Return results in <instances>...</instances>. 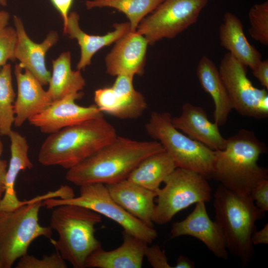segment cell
Masks as SVG:
<instances>
[{
	"mask_svg": "<svg viewBox=\"0 0 268 268\" xmlns=\"http://www.w3.org/2000/svg\"><path fill=\"white\" fill-rule=\"evenodd\" d=\"M115 127L104 117L88 120L49 134L38 159L44 166L69 169L94 154L117 137Z\"/></svg>",
	"mask_w": 268,
	"mask_h": 268,
	"instance_id": "3957f363",
	"label": "cell"
},
{
	"mask_svg": "<svg viewBox=\"0 0 268 268\" xmlns=\"http://www.w3.org/2000/svg\"><path fill=\"white\" fill-rule=\"evenodd\" d=\"M250 195L258 208L264 212L268 211V179L255 186Z\"/></svg>",
	"mask_w": 268,
	"mask_h": 268,
	"instance_id": "d6a6232c",
	"label": "cell"
},
{
	"mask_svg": "<svg viewBox=\"0 0 268 268\" xmlns=\"http://www.w3.org/2000/svg\"><path fill=\"white\" fill-rule=\"evenodd\" d=\"M123 237V243L116 249L106 251L101 247L93 252L87 258L85 268H141L148 243L124 231Z\"/></svg>",
	"mask_w": 268,
	"mask_h": 268,
	"instance_id": "ffe728a7",
	"label": "cell"
},
{
	"mask_svg": "<svg viewBox=\"0 0 268 268\" xmlns=\"http://www.w3.org/2000/svg\"><path fill=\"white\" fill-rule=\"evenodd\" d=\"M0 5L3 6L7 5V0H0Z\"/></svg>",
	"mask_w": 268,
	"mask_h": 268,
	"instance_id": "ab89813d",
	"label": "cell"
},
{
	"mask_svg": "<svg viewBox=\"0 0 268 268\" xmlns=\"http://www.w3.org/2000/svg\"><path fill=\"white\" fill-rule=\"evenodd\" d=\"M17 40L15 29L5 27L0 29V67L6 64L8 60H15L14 52Z\"/></svg>",
	"mask_w": 268,
	"mask_h": 268,
	"instance_id": "4dcf8cb0",
	"label": "cell"
},
{
	"mask_svg": "<svg viewBox=\"0 0 268 268\" xmlns=\"http://www.w3.org/2000/svg\"><path fill=\"white\" fill-rule=\"evenodd\" d=\"M164 150L157 140L138 141L119 136L67 170L66 179L77 186L114 183L128 178L144 158Z\"/></svg>",
	"mask_w": 268,
	"mask_h": 268,
	"instance_id": "6da1fadb",
	"label": "cell"
},
{
	"mask_svg": "<svg viewBox=\"0 0 268 268\" xmlns=\"http://www.w3.org/2000/svg\"><path fill=\"white\" fill-rule=\"evenodd\" d=\"M83 94L80 92L53 101L45 110L30 118V124L50 134L88 120L104 117L95 105L82 106L75 103Z\"/></svg>",
	"mask_w": 268,
	"mask_h": 268,
	"instance_id": "4fadbf2b",
	"label": "cell"
},
{
	"mask_svg": "<svg viewBox=\"0 0 268 268\" xmlns=\"http://www.w3.org/2000/svg\"><path fill=\"white\" fill-rule=\"evenodd\" d=\"M194 263L187 257L180 255L178 257L174 268H194Z\"/></svg>",
	"mask_w": 268,
	"mask_h": 268,
	"instance_id": "74e56055",
	"label": "cell"
},
{
	"mask_svg": "<svg viewBox=\"0 0 268 268\" xmlns=\"http://www.w3.org/2000/svg\"><path fill=\"white\" fill-rule=\"evenodd\" d=\"M267 151L254 132L241 129L226 138L224 149L215 150L211 178L235 193L249 195L255 186L268 179L267 169L258 163Z\"/></svg>",
	"mask_w": 268,
	"mask_h": 268,
	"instance_id": "7a4b0ae2",
	"label": "cell"
},
{
	"mask_svg": "<svg viewBox=\"0 0 268 268\" xmlns=\"http://www.w3.org/2000/svg\"><path fill=\"white\" fill-rule=\"evenodd\" d=\"M52 209L50 226L59 237L57 240L50 239V242L73 268H85L88 257L101 247L95 232L102 215L75 204H61Z\"/></svg>",
	"mask_w": 268,
	"mask_h": 268,
	"instance_id": "5b68a950",
	"label": "cell"
},
{
	"mask_svg": "<svg viewBox=\"0 0 268 268\" xmlns=\"http://www.w3.org/2000/svg\"><path fill=\"white\" fill-rule=\"evenodd\" d=\"M215 221L221 228L227 249L238 257L242 265L250 263L254 257L251 236L256 230V222L265 212L258 208L250 195H241L221 185L214 195Z\"/></svg>",
	"mask_w": 268,
	"mask_h": 268,
	"instance_id": "277c9868",
	"label": "cell"
},
{
	"mask_svg": "<svg viewBox=\"0 0 268 268\" xmlns=\"http://www.w3.org/2000/svg\"><path fill=\"white\" fill-rule=\"evenodd\" d=\"M78 14L72 11L69 13L64 33L70 39L77 40L80 48V57L77 64L78 70H83L91 64L93 56L105 46L115 43L130 30L129 22L114 24V30L104 35H93L85 33L79 25Z\"/></svg>",
	"mask_w": 268,
	"mask_h": 268,
	"instance_id": "44dd1931",
	"label": "cell"
},
{
	"mask_svg": "<svg viewBox=\"0 0 268 268\" xmlns=\"http://www.w3.org/2000/svg\"><path fill=\"white\" fill-rule=\"evenodd\" d=\"M251 37L261 44L268 45V1L255 4L249 10Z\"/></svg>",
	"mask_w": 268,
	"mask_h": 268,
	"instance_id": "f1b7e54d",
	"label": "cell"
},
{
	"mask_svg": "<svg viewBox=\"0 0 268 268\" xmlns=\"http://www.w3.org/2000/svg\"><path fill=\"white\" fill-rule=\"evenodd\" d=\"M253 75L259 80L261 85L268 89V61H261L252 70Z\"/></svg>",
	"mask_w": 268,
	"mask_h": 268,
	"instance_id": "836d02e7",
	"label": "cell"
},
{
	"mask_svg": "<svg viewBox=\"0 0 268 268\" xmlns=\"http://www.w3.org/2000/svg\"><path fill=\"white\" fill-rule=\"evenodd\" d=\"M16 268H67L66 261L60 253L56 252L50 255H44L39 259L28 254L18 259Z\"/></svg>",
	"mask_w": 268,
	"mask_h": 268,
	"instance_id": "f546056e",
	"label": "cell"
},
{
	"mask_svg": "<svg viewBox=\"0 0 268 268\" xmlns=\"http://www.w3.org/2000/svg\"><path fill=\"white\" fill-rule=\"evenodd\" d=\"M105 185L113 200L122 207L145 225L153 227L156 192L128 179Z\"/></svg>",
	"mask_w": 268,
	"mask_h": 268,
	"instance_id": "d6986e66",
	"label": "cell"
},
{
	"mask_svg": "<svg viewBox=\"0 0 268 268\" xmlns=\"http://www.w3.org/2000/svg\"><path fill=\"white\" fill-rule=\"evenodd\" d=\"M17 93L14 103V122L16 127L45 110L53 102L47 91L27 69L19 64L14 67Z\"/></svg>",
	"mask_w": 268,
	"mask_h": 268,
	"instance_id": "e0dca14e",
	"label": "cell"
},
{
	"mask_svg": "<svg viewBox=\"0 0 268 268\" xmlns=\"http://www.w3.org/2000/svg\"><path fill=\"white\" fill-rule=\"evenodd\" d=\"M8 136L10 141V159L4 182V192L0 200V210H12L22 205L16 196L15 184L21 171L31 169L33 164L28 151L29 145L26 137L13 130Z\"/></svg>",
	"mask_w": 268,
	"mask_h": 268,
	"instance_id": "7402d4cb",
	"label": "cell"
},
{
	"mask_svg": "<svg viewBox=\"0 0 268 268\" xmlns=\"http://www.w3.org/2000/svg\"><path fill=\"white\" fill-rule=\"evenodd\" d=\"M52 66V73L47 91L53 102L83 90L85 81L80 70H72L69 52H64L53 60Z\"/></svg>",
	"mask_w": 268,
	"mask_h": 268,
	"instance_id": "484cf974",
	"label": "cell"
},
{
	"mask_svg": "<svg viewBox=\"0 0 268 268\" xmlns=\"http://www.w3.org/2000/svg\"><path fill=\"white\" fill-rule=\"evenodd\" d=\"M15 96L11 65L6 64L0 70V134L2 135L8 136L12 130Z\"/></svg>",
	"mask_w": 268,
	"mask_h": 268,
	"instance_id": "83f0119b",
	"label": "cell"
},
{
	"mask_svg": "<svg viewBox=\"0 0 268 268\" xmlns=\"http://www.w3.org/2000/svg\"><path fill=\"white\" fill-rule=\"evenodd\" d=\"M219 37L221 46L252 70L262 61L261 53L249 42L241 20L234 14L228 11L224 14Z\"/></svg>",
	"mask_w": 268,
	"mask_h": 268,
	"instance_id": "603a6c76",
	"label": "cell"
},
{
	"mask_svg": "<svg viewBox=\"0 0 268 268\" xmlns=\"http://www.w3.org/2000/svg\"><path fill=\"white\" fill-rule=\"evenodd\" d=\"M197 75L202 89L213 99L214 122L219 127L222 126L233 108L218 68L211 60L204 55L198 62Z\"/></svg>",
	"mask_w": 268,
	"mask_h": 268,
	"instance_id": "cb8c5ba5",
	"label": "cell"
},
{
	"mask_svg": "<svg viewBox=\"0 0 268 268\" xmlns=\"http://www.w3.org/2000/svg\"><path fill=\"white\" fill-rule=\"evenodd\" d=\"M145 257L150 266L153 268H171L164 251L160 247L154 245L147 246L145 253Z\"/></svg>",
	"mask_w": 268,
	"mask_h": 268,
	"instance_id": "1f68e13d",
	"label": "cell"
},
{
	"mask_svg": "<svg viewBox=\"0 0 268 268\" xmlns=\"http://www.w3.org/2000/svg\"><path fill=\"white\" fill-rule=\"evenodd\" d=\"M148 45L143 36L130 30L115 42L106 56L107 73L112 76L142 75Z\"/></svg>",
	"mask_w": 268,
	"mask_h": 268,
	"instance_id": "9a60e30c",
	"label": "cell"
},
{
	"mask_svg": "<svg viewBox=\"0 0 268 268\" xmlns=\"http://www.w3.org/2000/svg\"><path fill=\"white\" fill-rule=\"evenodd\" d=\"M3 194V192H0V200ZM0 268H1L0 264Z\"/></svg>",
	"mask_w": 268,
	"mask_h": 268,
	"instance_id": "60d3db41",
	"label": "cell"
},
{
	"mask_svg": "<svg viewBox=\"0 0 268 268\" xmlns=\"http://www.w3.org/2000/svg\"><path fill=\"white\" fill-rule=\"evenodd\" d=\"M177 168L170 155L163 150L142 160L128 176V180L156 192L162 182Z\"/></svg>",
	"mask_w": 268,
	"mask_h": 268,
	"instance_id": "d4e9b609",
	"label": "cell"
},
{
	"mask_svg": "<svg viewBox=\"0 0 268 268\" xmlns=\"http://www.w3.org/2000/svg\"><path fill=\"white\" fill-rule=\"evenodd\" d=\"M247 67L229 53L222 58L218 70L233 109L239 114L256 119L268 116V93L255 87L247 76Z\"/></svg>",
	"mask_w": 268,
	"mask_h": 268,
	"instance_id": "8fae6325",
	"label": "cell"
},
{
	"mask_svg": "<svg viewBox=\"0 0 268 268\" xmlns=\"http://www.w3.org/2000/svg\"><path fill=\"white\" fill-rule=\"evenodd\" d=\"M148 134L158 141L177 167L211 178L215 150L193 140L176 129L167 112H153L146 124Z\"/></svg>",
	"mask_w": 268,
	"mask_h": 268,
	"instance_id": "52a82bcc",
	"label": "cell"
},
{
	"mask_svg": "<svg viewBox=\"0 0 268 268\" xmlns=\"http://www.w3.org/2000/svg\"><path fill=\"white\" fill-rule=\"evenodd\" d=\"M182 236H190L200 240L218 258H228V251L222 231L216 222L209 218L204 202L196 203L193 210L184 219L172 224L171 238Z\"/></svg>",
	"mask_w": 268,
	"mask_h": 268,
	"instance_id": "5bb4252c",
	"label": "cell"
},
{
	"mask_svg": "<svg viewBox=\"0 0 268 268\" xmlns=\"http://www.w3.org/2000/svg\"><path fill=\"white\" fill-rule=\"evenodd\" d=\"M2 152V143L0 139V192H4V182L7 168L6 161L0 159Z\"/></svg>",
	"mask_w": 268,
	"mask_h": 268,
	"instance_id": "8d00e7d4",
	"label": "cell"
},
{
	"mask_svg": "<svg viewBox=\"0 0 268 268\" xmlns=\"http://www.w3.org/2000/svg\"><path fill=\"white\" fill-rule=\"evenodd\" d=\"M9 17V14L7 11H0V29L7 26Z\"/></svg>",
	"mask_w": 268,
	"mask_h": 268,
	"instance_id": "f35d334b",
	"label": "cell"
},
{
	"mask_svg": "<svg viewBox=\"0 0 268 268\" xmlns=\"http://www.w3.org/2000/svg\"><path fill=\"white\" fill-rule=\"evenodd\" d=\"M79 187L78 197L47 198L43 201V206L48 209L64 204L82 206L112 220L119 224L125 232L148 244L157 238V233L153 227L131 215L113 200L105 185L95 183Z\"/></svg>",
	"mask_w": 268,
	"mask_h": 268,
	"instance_id": "9c48e42d",
	"label": "cell"
},
{
	"mask_svg": "<svg viewBox=\"0 0 268 268\" xmlns=\"http://www.w3.org/2000/svg\"><path fill=\"white\" fill-rule=\"evenodd\" d=\"M17 40L15 49V59L19 61V66L29 71L42 84H49L51 73L46 67L45 56L49 49L58 41L57 32L51 31L41 43L33 42L26 33L21 19L13 18Z\"/></svg>",
	"mask_w": 268,
	"mask_h": 268,
	"instance_id": "2e32d148",
	"label": "cell"
},
{
	"mask_svg": "<svg viewBox=\"0 0 268 268\" xmlns=\"http://www.w3.org/2000/svg\"><path fill=\"white\" fill-rule=\"evenodd\" d=\"M163 182L164 187L156 191L152 217L156 224H166L193 204L211 200V189L207 179L195 172L177 167Z\"/></svg>",
	"mask_w": 268,
	"mask_h": 268,
	"instance_id": "ba28073f",
	"label": "cell"
},
{
	"mask_svg": "<svg viewBox=\"0 0 268 268\" xmlns=\"http://www.w3.org/2000/svg\"><path fill=\"white\" fill-rule=\"evenodd\" d=\"M134 76L119 75L111 87L96 90L94 100L101 112L121 119L140 117L147 108L144 97L133 85Z\"/></svg>",
	"mask_w": 268,
	"mask_h": 268,
	"instance_id": "7c38bea8",
	"label": "cell"
},
{
	"mask_svg": "<svg viewBox=\"0 0 268 268\" xmlns=\"http://www.w3.org/2000/svg\"><path fill=\"white\" fill-rule=\"evenodd\" d=\"M163 0H87V9L111 7L123 13L129 20L131 31L136 30L140 21Z\"/></svg>",
	"mask_w": 268,
	"mask_h": 268,
	"instance_id": "4316f807",
	"label": "cell"
},
{
	"mask_svg": "<svg viewBox=\"0 0 268 268\" xmlns=\"http://www.w3.org/2000/svg\"><path fill=\"white\" fill-rule=\"evenodd\" d=\"M53 194L25 201L12 210H0L1 268H10L27 254L29 245L36 238L44 236L51 239L53 230L50 226L40 224L39 212L43 201L54 197Z\"/></svg>",
	"mask_w": 268,
	"mask_h": 268,
	"instance_id": "8992f818",
	"label": "cell"
},
{
	"mask_svg": "<svg viewBox=\"0 0 268 268\" xmlns=\"http://www.w3.org/2000/svg\"><path fill=\"white\" fill-rule=\"evenodd\" d=\"M253 245L268 244V223L260 230H255L251 236Z\"/></svg>",
	"mask_w": 268,
	"mask_h": 268,
	"instance_id": "d590c367",
	"label": "cell"
},
{
	"mask_svg": "<svg viewBox=\"0 0 268 268\" xmlns=\"http://www.w3.org/2000/svg\"><path fill=\"white\" fill-rule=\"evenodd\" d=\"M208 0H163L138 25L136 31L148 44L175 38L195 24Z\"/></svg>",
	"mask_w": 268,
	"mask_h": 268,
	"instance_id": "30bf717a",
	"label": "cell"
},
{
	"mask_svg": "<svg viewBox=\"0 0 268 268\" xmlns=\"http://www.w3.org/2000/svg\"><path fill=\"white\" fill-rule=\"evenodd\" d=\"M54 6L60 13L63 20L64 29L66 27L69 11L73 0H50Z\"/></svg>",
	"mask_w": 268,
	"mask_h": 268,
	"instance_id": "e575fe53",
	"label": "cell"
},
{
	"mask_svg": "<svg viewBox=\"0 0 268 268\" xmlns=\"http://www.w3.org/2000/svg\"><path fill=\"white\" fill-rule=\"evenodd\" d=\"M173 126L193 140L198 141L214 150L224 148L226 138L220 133L219 126L211 122L202 107L186 103L181 114L172 117Z\"/></svg>",
	"mask_w": 268,
	"mask_h": 268,
	"instance_id": "ac0fdd59",
	"label": "cell"
}]
</instances>
